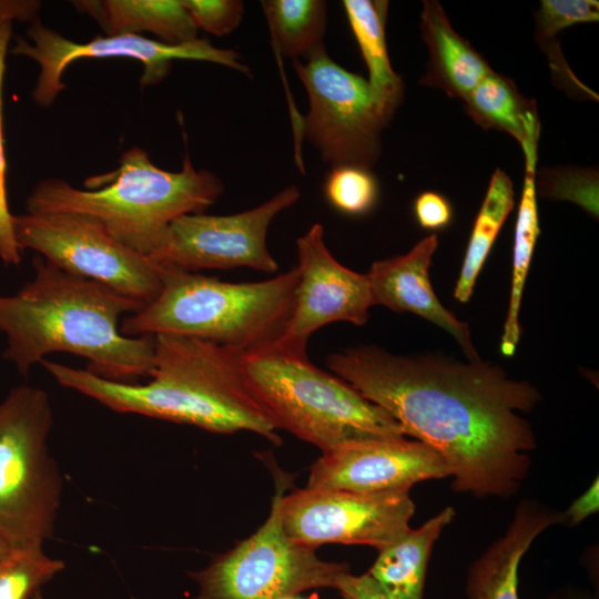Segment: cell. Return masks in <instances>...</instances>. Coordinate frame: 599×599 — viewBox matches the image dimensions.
<instances>
[{"label":"cell","instance_id":"10","mask_svg":"<svg viewBox=\"0 0 599 599\" xmlns=\"http://www.w3.org/2000/svg\"><path fill=\"white\" fill-rule=\"evenodd\" d=\"M293 65L309 101L300 139L306 138L333 166L370 169L380 155V135L388 120L367 80L333 61L325 47L305 63L293 60Z\"/></svg>","mask_w":599,"mask_h":599},{"label":"cell","instance_id":"36","mask_svg":"<svg viewBox=\"0 0 599 599\" xmlns=\"http://www.w3.org/2000/svg\"><path fill=\"white\" fill-rule=\"evenodd\" d=\"M11 551L9 545L0 537V559Z\"/></svg>","mask_w":599,"mask_h":599},{"label":"cell","instance_id":"9","mask_svg":"<svg viewBox=\"0 0 599 599\" xmlns=\"http://www.w3.org/2000/svg\"><path fill=\"white\" fill-rule=\"evenodd\" d=\"M21 252L32 250L58 267L97 281L142 304L163 284V268L122 244L95 219L78 213L13 214Z\"/></svg>","mask_w":599,"mask_h":599},{"label":"cell","instance_id":"16","mask_svg":"<svg viewBox=\"0 0 599 599\" xmlns=\"http://www.w3.org/2000/svg\"><path fill=\"white\" fill-rule=\"evenodd\" d=\"M437 245L438 237L432 234L404 255L374 262L367 273L374 305L412 312L435 323L458 342L469 362L481 361L467 324L440 304L432 287L428 270Z\"/></svg>","mask_w":599,"mask_h":599},{"label":"cell","instance_id":"22","mask_svg":"<svg viewBox=\"0 0 599 599\" xmlns=\"http://www.w3.org/2000/svg\"><path fill=\"white\" fill-rule=\"evenodd\" d=\"M353 34L368 70V85L378 109L389 121L404 94L402 78L393 70L386 45L388 1L344 0Z\"/></svg>","mask_w":599,"mask_h":599},{"label":"cell","instance_id":"12","mask_svg":"<svg viewBox=\"0 0 599 599\" xmlns=\"http://www.w3.org/2000/svg\"><path fill=\"white\" fill-rule=\"evenodd\" d=\"M414 511L409 491L363 494L306 487L284 494L280 501L286 536L314 549L345 544L368 545L379 551L410 529Z\"/></svg>","mask_w":599,"mask_h":599},{"label":"cell","instance_id":"3","mask_svg":"<svg viewBox=\"0 0 599 599\" xmlns=\"http://www.w3.org/2000/svg\"><path fill=\"white\" fill-rule=\"evenodd\" d=\"M243 354L205 339L155 335L153 368L145 384L109 380L87 368L47 359L41 364L60 385L114 412L219 434L248 430L278 444L276 428L245 385Z\"/></svg>","mask_w":599,"mask_h":599},{"label":"cell","instance_id":"35","mask_svg":"<svg viewBox=\"0 0 599 599\" xmlns=\"http://www.w3.org/2000/svg\"><path fill=\"white\" fill-rule=\"evenodd\" d=\"M598 490V478H596L590 487L562 514L564 518H568L571 525H578L590 515L597 512L599 508Z\"/></svg>","mask_w":599,"mask_h":599},{"label":"cell","instance_id":"24","mask_svg":"<svg viewBox=\"0 0 599 599\" xmlns=\"http://www.w3.org/2000/svg\"><path fill=\"white\" fill-rule=\"evenodd\" d=\"M515 204L510 177L497 169L476 216L454 296L465 303L471 294L490 248Z\"/></svg>","mask_w":599,"mask_h":599},{"label":"cell","instance_id":"4","mask_svg":"<svg viewBox=\"0 0 599 599\" xmlns=\"http://www.w3.org/2000/svg\"><path fill=\"white\" fill-rule=\"evenodd\" d=\"M85 189L61 179L40 181L26 201V213H78L98 220L111 236L150 256L161 245L171 223L213 205L224 186L207 170H196L185 154L182 169L156 166L146 151L133 146L120 165L88 177Z\"/></svg>","mask_w":599,"mask_h":599},{"label":"cell","instance_id":"25","mask_svg":"<svg viewBox=\"0 0 599 599\" xmlns=\"http://www.w3.org/2000/svg\"><path fill=\"white\" fill-rule=\"evenodd\" d=\"M536 173L534 170H525L524 186L518 205L514 238L511 292L500 343V351L505 356H511L515 353L520 337L519 309L521 295L536 241L540 233Z\"/></svg>","mask_w":599,"mask_h":599},{"label":"cell","instance_id":"30","mask_svg":"<svg viewBox=\"0 0 599 599\" xmlns=\"http://www.w3.org/2000/svg\"><path fill=\"white\" fill-rule=\"evenodd\" d=\"M535 39L556 38L562 30L599 20V3L593 0H542L534 13Z\"/></svg>","mask_w":599,"mask_h":599},{"label":"cell","instance_id":"8","mask_svg":"<svg viewBox=\"0 0 599 599\" xmlns=\"http://www.w3.org/2000/svg\"><path fill=\"white\" fill-rule=\"evenodd\" d=\"M275 494L265 522L248 538L192 572L199 591L193 599H281L313 588H334L348 571L345 564L316 556V549L291 540L280 517L288 476L275 470Z\"/></svg>","mask_w":599,"mask_h":599},{"label":"cell","instance_id":"31","mask_svg":"<svg viewBox=\"0 0 599 599\" xmlns=\"http://www.w3.org/2000/svg\"><path fill=\"white\" fill-rule=\"evenodd\" d=\"M197 29L214 35H226L235 30L244 14L240 0H182Z\"/></svg>","mask_w":599,"mask_h":599},{"label":"cell","instance_id":"13","mask_svg":"<svg viewBox=\"0 0 599 599\" xmlns=\"http://www.w3.org/2000/svg\"><path fill=\"white\" fill-rule=\"evenodd\" d=\"M300 196V189L290 185L241 213L183 215L171 223L150 258L164 270L199 272L243 266L275 273L278 265L267 248V231L274 217Z\"/></svg>","mask_w":599,"mask_h":599},{"label":"cell","instance_id":"34","mask_svg":"<svg viewBox=\"0 0 599 599\" xmlns=\"http://www.w3.org/2000/svg\"><path fill=\"white\" fill-rule=\"evenodd\" d=\"M38 0H0V24L3 22H33L39 19Z\"/></svg>","mask_w":599,"mask_h":599},{"label":"cell","instance_id":"18","mask_svg":"<svg viewBox=\"0 0 599 599\" xmlns=\"http://www.w3.org/2000/svg\"><path fill=\"white\" fill-rule=\"evenodd\" d=\"M420 29L429 63L423 85L439 88L451 98L465 99L494 70L485 58L450 26L436 0L424 1Z\"/></svg>","mask_w":599,"mask_h":599},{"label":"cell","instance_id":"14","mask_svg":"<svg viewBox=\"0 0 599 599\" xmlns=\"http://www.w3.org/2000/svg\"><path fill=\"white\" fill-rule=\"evenodd\" d=\"M296 247L295 305L276 344L307 354V342L315 331L339 321L362 326L367 322L374 302L367 274L347 268L332 255L324 241L322 224H313L297 238Z\"/></svg>","mask_w":599,"mask_h":599},{"label":"cell","instance_id":"20","mask_svg":"<svg viewBox=\"0 0 599 599\" xmlns=\"http://www.w3.org/2000/svg\"><path fill=\"white\" fill-rule=\"evenodd\" d=\"M90 16L105 35L151 32L159 41L181 44L197 39V31L182 0H80L71 2Z\"/></svg>","mask_w":599,"mask_h":599},{"label":"cell","instance_id":"11","mask_svg":"<svg viewBox=\"0 0 599 599\" xmlns=\"http://www.w3.org/2000/svg\"><path fill=\"white\" fill-rule=\"evenodd\" d=\"M27 37L17 38L9 53L27 57L39 65V74L32 98L40 106L51 105L65 89L62 75L65 69L81 59L126 58L142 63V87L154 85L164 80L175 60L205 61L232 68L250 75V69L231 49L214 47L196 39L181 44H170L136 34L95 37L85 42L64 38L41 21L30 23Z\"/></svg>","mask_w":599,"mask_h":599},{"label":"cell","instance_id":"32","mask_svg":"<svg viewBox=\"0 0 599 599\" xmlns=\"http://www.w3.org/2000/svg\"><path fill=\"white\" fill-rule=\"evenodd\" d=\"M414 213L419 225L428 230L447 226L453 216L448 200L433 191L423 192L416 197Z\"/></svg>","mask_w":599,"mask_h":599},{"label":"cell","instance_id":"37","mask_svg":"<svg viewBox=\"0 0 599 599\" xmlns=\"http://www.w3.org/2000/svg\"><path fill=\"white\" fill-rule=\"evenodd\" d=\"M30 599H43L41 592H37L33 597H31Z\"/></svg>","mask_w":599,"mask_h":599},{"label":"cell","instance_id":"38","mask_svg":"<svg viewBox=\"0 0 599 599\" xmlns=\"http://www.w3.org/2000/svg\"><path fill=\"white\" fill-rule=\"evenodd\" d=\"M281 599H301V598H297L296 596H292V597H284V598H281Z\"/></svg>","mask_w":599,"mask_h":599},{"label":"cell","instance_id":"6","mask_svg":"<svg viewBox=\"0 0 599 599\" xmlns=\"http://www.w3.org/2000/svg\"><path fill=\"white\" fill-rule=\"evenodd\" d=\"M242 373L252 397L276 429L323 453L354 440L405 436L386 410L335 374L313 365L307 354L275 343L244 353Z\"/></svg>","mask_w":599,"mask_h":599},{"label":"cell","instance_id":"7","mask_svg":"<svg viewBox=\"0 0 599 599\" xmlns=\"http://www.w3.org/2000/svg\"><path fill=\"white\" fill-rule=\"evenodd\" d=\"M48 394L12 388L0 403V537L13 550L42 548L53 531L62 478L50 454Z\"/></svg>","mask_w":599,"mask_h":599},{"label":"cell","instance_id":"1","mask_svg":"<svg viewBox=\"0 0 599 599\" xmlns=\"http://www.w3.org/2000/svg\"><path fill=\"white\" fill-rule=\"evenodd\" d=\"M327 364L405 435L439 453L455 490L507 498L527 477L536 441L518 412L531 410L540 399L528 382L483 361L400 356L373 345L333 353Z\"/></svg>","mask_w":599,"mask_h":599},{"label":"cell","instance_id":"28","mask_svg":"<svg viewBox=\"0 0 599 599\" xmlns=\"http://www.w3.org/2000/svg\"><path fill=\"white\" fill-rule=\"evenodd\" d=\"M536 193L575 202L598 217V173L593 169L545 167L536 179Z\"/></svg>","mask_w":599,"mask_h":599},{"label":"cell","instance_id":"33","mask_svg":"<svg viewBox=\"0 0 599 599\" xmlns=\"http://www.w3.org/2000/svg\"><path fill=\"white\" fill-rule=\"evenodd\" d=\"M336 590L343 599H390L367 572L359 576L345 572L339 577Z\"/></svg>","mask_w":599,"mask_h":599},{"label":"cell","instance_id":"17","mask_svg":"<svg viewBox=\"0 0 599 599\" xmlns=\"http://www.w3.org/2000/svg\"><path fill=\"white\" fill-rule=\"evenodd\" d=\"M564 515L534 501H521L504 536L471 565L467 580L469 599H519V562L532 541Z\"/></svg>","mask_w":599,"mask_h":599},{"label":"cell","instance_id":"19","mask_svg":"<svg viewBox=\"0 0 599 599\" xmlns=\"http://www.w3.org/2000/svg\"><path fill=\"white\" fill-rule=\"evenodd\" d=\"M464 101L476 124L511 135L522 149L525 170H536L541 126L534 100L524 97L510 79L493 71Z\"/></svg>","mask_w":599,"mask_h":599},{"label":"cell","instance_id":"23","mask_svg":"<svg viewBox=\"0 0 599 599\" xmlns=\"http://www.w3.org/2000/svg\"><path fill=\"white\" fill-rule=\"evenodd\" d=\"M275 51L281 55L306 60L325 47L327 3L323 0L261 1Z\"/></svg>","mask_w":599,"mask_h":599},{"label":"cell","instance_id":"21","mask_svg":"<svg viewBox=\"0 0 599 599\" xmlns=\"http://www.w3.org/2000/svg\"><path fill=\"white\" fill-rule=\"evenodd\" d=\"M454 516L455 510L446 507L419 528H410L395 542L378 551L367 573L390 599H423L433 545Z\"/></svg>","mask_w":599,"mask_h":599},{"label":"cell","instance_id":"29","mask_svg":"<svg viewBox=\"0 0 599 599\" xmlns=\"http://www.w3.org/2000/svg\"><path fill=\"white\" fill-rule=\"evenodd\" d=\"M13 22L0 24V258L6 265H19L22 252L19 250L14 234L7 192V160L2 128V89L6 72V59L12 39Z\"/></svg>","mask_w":599,"mask_h":599},{"label":"cell","instance_id":"15","mask_svg":"<svg viewBox=\"0 0 599 599\" xmlns=\"http://www.w3.org/2000/svg\"><path fill=\"white\" fill-rule=\"evenodd\" d=\"M451 476L445 458L428 445L400 437L349 441L312 465L308 488L373 494L409 491L428 479Z\"/></svg>","mask_w":599,"mask_h":599},{"label":"cell","instance_id":"2","mask_svg":"<svg viewBox=\"0 0 599 599\" xmlns=\"http://www.w3.org/2000/svg\"><path fill=\"white\" fill-rule=\"evenodd\" d=\"M32 266L33 277L16 294L0 295L3 358L19 374L28 375L50 354L71 353L109 380L133 384L150 377L154 336L128 337L120 329L122 319L144 304L40 255Z\"/></svg>","mask_w":599,"mask_h":599},{"label":"cell","instance_id":"26","mask_svg":"<svg viewBox=\"0 0 599 599\" xmlns=\"http://www.w3.org/2000/svg\"><path fill=\"white\" fill-rule=\"evenodd\" d=\"M63 569L42 548L11 549L0 559V599H30Z\"/></svg>","mask_w":599,"mask_h":599},{"label":"cell","instance_id":"27","mask_svg":"<svg viewBox=\"0 0 599 599\" xmlns=\"http://www.w3.org/2000/svg\"><path fill=\"white\" fill-rule=\"evenodd\" d=\"M324 194L337 211L361 215L375 205L378 183L370 169L353 164L335 165L325 179Z\"/></svg>","mask_w":599,"mask_h":599},{"label":"cell","instance_id":"5","mask_svg":"<svg viewBox=\"0 0 599 599\" xmlns=\"http://www.w3.org/2000/svg\"><path fill=\"white\" fill-rule=\"evenodd\" d=\"M162 277L158 296L122 319L123 335H180L250 353L283 336L295 305L298 271L294 266L248 283L164 268Z\"/></svg>","mask_w":599,"mask_h":599}]
</instances>
